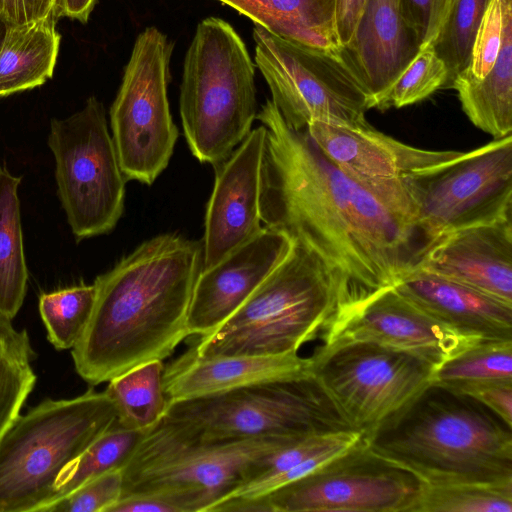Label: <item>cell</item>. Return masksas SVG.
<instances>
[{
    "instance_id": "603a6c76",
    "label": "cell",
    "mask_w": 512,
    "mask_h": 512,
    "mask_svg": "<svg viewBox=\"0 0 512 512\" xmlns=\"http://www.w3.org/2000/svg\"><path fill=\"white\" fill-rule=\"evenodd\" d=\"M502 1V38L493 67L483 78L463 71L451 84L468 119L493 139L512 134V0Z\"/></svg>"
},
{
    "instance_id": "7a4b0ae2",
    "label": "cell",
    "mask_w": 512,
    "mask_h": 512,
    "mask_svg": "<svg viewBox=\"0 0 512 512\" xmlns=\"http://www.w3.org/2000/svg\"><path fill=\"white\" fill-rule=\"evenodd\" d=\"M201 264V242L165 233L99 275L90 319L71 352L80 377L95 386L169 357L189 336L187 314Z\"/></svg>"
},
{
    "instance_id": "836d02e7",
    "label": "cell",
    "mask_w": 512,
    "mask_h": 512,
    "mask_svg": "<svg viewBox=\"0 0 512 512\" xmlns=\"http://www.w3.org/2000/svg\"><path fill=\"white\" fill-rule=\"evenodd\" d=\"M95 295L94 283L41 294L39 312L47 338L56 349H72L78 342L90 319Z\"/></svg>"
},
{
    "instance_id": "5b68a950",
    "label": "cell",
    "mask_w": 512,
    "mask_h": 512,
    "mask_svg": "<svg viewBox=\"0 0 512 512\" xmlns=\"http://www.w3.org/2000/svg\"><path fill=\"white\" fill-rule=\"evenodd\" d=\"M179 107L186 142L202 163H221L252 130L255 65L225 20L198 24L184 59Z\"/></svg>"
},
{
    "instance_id": "f546056e",
    "label": "cell",
    "mask_w": 512,
    "mask_h": 512,
    "mask_svg": "<svg viewBox=\"0 0 512 512\" xmlns=\"http://www.w3.org/2000/svg\"><path fill=\"white\" fill-rule=\"evenodd\" d=\"M499 381H512V340H481L445 361L432 383L462 392Z\"/></svg>"
},
{
    "instance_id": "e575fe53",
    "label": "cell",
    "mask_w": 512,
    "mask_h": 512,
    "mask_svg": "<svg viewBox=\"0 0 512 512\" xmlns=\"http://www.w3.org/2000/svg\"><path fill=\"white\" fill-rule=\"evenodd\" d=\"M448 87V70L431 44L424 45L412 62L375 106L378 110L402 108L420 102Z\"/></svg>"
},
{
    "instance_id": "8d00e7d4",
    "label": "cell",
    "mask_w": 512,
    "mask_h": 512,
    "mask_svg": "<svg viewBox=\"0 0 512 512\" xmlns=\"http://www.w3.org/2000/svg\"><path fill=\"white\" fill-rule=\"evenodd\" d=\"M503 29V1L492 0L477 30L467 71L483 78L497 58Z\"/></svg>"
},
{
    "instance_id": "83f0119b",
    "label": "cell",
    "mask_w": 512,
    "mask_h": 512,
    "mask_svg": "<svg viewBox=\"0 0 512 512\" xmlns=\"http://www.w3.org/2000/svg\"><path fill=\"white\" fill-rule=\"evenodd\" d=\"M162 360L138 365L108 381L104 390L117 411V423L147 432L166 415L169 407Z\"/></svg>"
},
{
    "instance_id": "30bf717a",
    "label": "cell",
    "mask_w": 512,
    "mask_h": 512,
    "mask_svg": "<svg viewBox=\"0 0 512 512\" xmlns=\"http://www.w3.org/2000/svg\"><path fill=\"white\" fill-rule=\"evenodd\" d=\"M48 145L58 195L77 241L112 231L124 211L121 170L103 104L94 96L64 119H52Z\"/></svg>"
},
{
    "instance_id": "9a60e30c",
    "label": "cell",
    "mask_w": 512,
    "mask_h": 512,
    "mask_svg": "<svg viewBox=\"0 0 512 512\" xmlns=\"http://www.w3.org/2000/svg\"><path fill=\"white\" fill-rule=\"evenodd\" d=\"M481 338L449 327L413 304L394 287L356 306L327 333L332 341H368L412 354L434 370Z\"/></svg>"
},
{
    "instance_id": "277c9868",
    "label": "cell",
    "mask_w": 512,
    "mask_h": 512,
    "mask_svg": "<svg viewBox=\"0 0 512 512\" xmlns=\"http://www.w3.org/2000/svg\"><path fill=\"white\" fill-rule=\"evenodd\" d=\"M351 304L341 276L294 240L284 260L242 306L191 348L201 357L298 353L320 331L324 339Z\"/></svg>"
},
{
    "instance_id": "4316f807",
    "label": "cell",
    "mask_w": 512,
    "mask_h": 512,
    "mask_svg": "<svg viewBox=\"0 0 512 512\" xmlns=\"http://www.w3.org/2000/svg\"><path fill=\"white\" fill-rule=\"evenodd\" d=\"M21 177L0 168V318L12 320L27 291L18 187Z\"/></svg>"
},
{
    "instance_id": "2e32d148",
    "label": "cell",
    "mask_w": 512,
    "mask_h": 512,
    "mask_svg": "<svg viewBox=\"0 0 512 512\" xmlns=\"http://www.w3.org/2000/svg\"><path fill=\"white\" fill-rule=\"evenodd\" d=\"M266 130L261 124L221 163L207 203L201 270L221 261L256 236L260 215V178Z\"/></svg>"
},
{
    "instance_id": "7c38bea8",
    "label": "cell",
    "mask_w": 512,
    "mask_h": 512,
    "mask_svg": "<svg viewBox=\"0 0 512 512\" xmlns=\"http://www.w3.org/2000/svg\"><path fill=\"white\" fill-rule=\"evenodd\" d=\"M172 50L156 27L142 31L111 106V136L126 180L151 185L173 154L179 132L167 96Z\"/></svg>"
},
{
    "instance_id": "d4e9b609",
    "label": "cell",
    "mask_w": 512,
    "mask_h": 512,
    "mask_svg": "<svg viewBox=\"0 0 512 512\" xmlns=\"http://www.w3.org/2000/svg\"><path fill=\"white\" fill-rule=\"evenodd\" d=\"M54 13L39 20L7 25L0 45V97L33 89L52 78L61 35Z\"/></svg>"
},
{
    "instance_id": "ac0fdd59",
    "label": "cell",
    "mask_w": 512,
    "mask_h": 512,
    "mask_svg": "<svg viewBox=\"0 0 512 512\" xmlns=\"http://www.w3.org/2000/svg\"><path fill=\"white\" fill-rule=\"evenodd\" d=\"M306 130L338 168L370 185L398 181L462 153L407 145L376 130L367 121L358 124L313 121Z\"/></svg>"
},
{
    "instance_id": "8992f818",
    "label": "cell",
    "mask_w": 512,
    "mask_h": 512,
    "mask_svg": "<svg viewBox=\"0 0 512 512\" xmlns=\"http://www.w3.org/2000/svg\"><path fill=\"white\" fill-rule=\"evenodd\" d=\"M117 423L108 395L46 399L0 437V512H43L63 470Z\"/></svg>"
},
{
    "instance_id": "4dcf8cb0",
    "label": "cell",
    "mask_w": 512,
    "mask_h": 512,
    "mask_svg": "<svg viewBox=\"0 0 512 512\" xmlns=\"http://www.w3.org/2000/svg\"><path fill=\"white\" fill-rule=\"evenodd\" d=\"M145 433L118 423L106 430L63 470L56 481L54 501L104 473L123 469Z\"/></svg>"
},
{
    "instance_id": "e0dca14e",
    "label": "cell",
    "mask_w": 512,
    "mask_h": 512,
    "mask_svg": "<svg viewBox=\"0 0 512 512\" xmlns=\"http://www.w3.org/2000/svg\"><path fill=\"white\" fill-rule=\"evenodd\" d=\"M294 240L263 227L212 267L200 270L187 314L189 336H206L229 319L284 260Z\"/></svg>"
},
{
    "instance_id": "ba28073f",
    "label": "cell",
    "mask_w": 512,
    "mask_h": 512,
    "mask_svg": "<svg viewBox=\"0 0 512 512\" xmlns=\"http://www.w3.org/2000/svg\"><path fill=\"white\" fill-rule=\"evenodd\" d=\"M165 418L208 441L303 439L353 430L312 374L172 402Z\"/></svg>"
},
{
    "instance_id": "44dd1931",
    "label": "cell",
    "mask_w": 512,
    "mask_h": 512,
    "mask_svg": "<svg viewBox=\"0 0 512 512\" xmlns=\"http://www.w3.org/2000/svg\"><path fill=\"white\" fill-rule=\"evenodd\" d=\"M311 360L284 355L198 356L192 348L165 366L164 387L169 403L225 393L262 382L311 374Z\"/></svg>"
},
{
    "instance_id": "cb8c5ba5",
    "label": "cell",
    "mask_w": 512,
    "mask_h": 512,
    "mask_svg": "<svg viewBox=\"0 0 512 512\" xmlns=\"http://www.w3.org/2000/svg\"><path fill=\"white\" fill-rule=\"evenodd\" d=\"M287 40L340 52L336 0H218Z\"/></svg>"
},
{
    "instance_id": "d6986e66",
    "label": "cell",
    "mask_w": 512,
    "mask_h": 512,
    "mask_svg": "<svg viewBox=\"0 0 512 512\" xmlns=\"http://www.w3.org/2000/svg\"><path fill=\"white\" fill-rule=\"evenodd\" d=\"M512 305V216L453 231L418 267Z\"/></svg>"
},
{
    "instance_id": "d6a6232c",
    "label": "cell",
    "mask_w": 512,
    "mask_h": 512,
    "mask_svg": "<svg viewBox=\"0 0 512 512\" xmlns=\"http://www.w3.org/2000/svg\"><path fill=\"white\" fill-rule=\"evenodd\" d=\"M492 0H452L430 42L448 70V87L470 64L477 30Z\"/></svg>"
},
{
    "instance_id": "1f68e13d",
    "label": "cell",
    "mask_w": 512,
    "mask_h": 512,
    "mask_svg": "<svg viewBox=\"0 0 512 512\" xmlns=\"http://www.w3.org/2000/svg\"><path fill=\"white\" fill-rule=\"evenodd\" d=\"M413 512H512V480L423 483Z\"/></svg>"
},
{
    "instance_id": "9c48e42d",
    "label": "cell",
    "mask_w": 512,
    "mask_h": 512,
    "mask_svg": "<svg viewBox=\"0 0 512 512\" xmlns=\"http://www.w3.org/2000/svg\"><path fill=\"white\" fill-rule=\"evenodd\" d=\"M399 181L411 219L432 243L512 216V134Z\"/></svg>"
},
{
    "instance_id": "d590c367",
    "label": "cell",
    "mask_w": 512,
    "mask_h": 512,
    "mask_svg": "<svg viewBox=\"0 0 512 512\" xmlns=\"http://www.w3.org/2000/svg\"><path fill=\"white\" fill-rule=\"evenodd\" d=\"M123 486V470H112L54 501L44 512H107L122 497Z\"/></svg>"
},
{
    "instance_id": "7402d4cb",
    "label": "cell",
    "mask_w": 512,
    "mask_h": 512,
    "mask_svg": "<svg viewBox=\"0 0 512 512\" xmlns=\"http://www.w3.org/2000/svg\"><path fill=\"white\" fill-rule=\"evenodd\" d=\"M397 292L460 333L486 340H512V305L422 270L402 278Z\"/></svg>"
},
{
    "instance_id": "484cf974",
    "label": "cell",
    "mask_w": 512,
    "mask_h": 512,
    "mask_svg": "<svg viewBox=\"0 0 512 512\" xmlns=\"http://www.w3.org/2000/svg\"><path fill=\"white\" fill-rule=\"evenodd\" d=\"M362 435L363 432L360 431L342 430L306 437L282 447L260 460L253 477L218 503L230 498L266 496L274 490L312 473L342 454L353 446Z\"/></svg>"
},
{
    "instance_id": "3957f363",
    "label": "cell",
    "mask_w": 512,
    "mask_h": 512,
    "mask_svg": "<svg viewBox=\"0 0 512 512\" xmlns=\"http://www.w3.org/2000/svg\"><path fill=\"white\" fill-rule=\"evenodd\" d=\"M364 437L374 452L427 484L512 480V425L436 383Z\"/></svg>"
},
{
    "instance_id": "f35d334b",
    "label": "cell",
    "mask_w": 512,
    "mask_h": 512,
    "mask_svg": "<svg viewBox=\"0 0 512 512\" xmlns=\"http://www.w3.org/2000/svg\"><path fill=\"white\" fill-rule=\"evenodd\" d=\"M107 512H189V509L173 494L145 492L122 496Z\"/></svg>"
},
{
    "instance_id": "ee69618b",
    "label": "cell",
    "mask_w": 512,
    "mask_h": 512,
    "mask_svg": "<svg viewBox=\"0 0 512 512\" xmlns=\"http://www.w3.org/2000/svg\"><path fill=\"white\" fill-rule=\"evenodd\" d=\"M5 30H6V24H5V22L3 20V16H2V0H0V45L2 43L4 34H5Z\"/></svg>"
},
{
    "instance_id": "b9f144b4",
    "label": "cell",
    "mask_w": 512,
    "mask_h": 512,
    "mask_svg": "<svg viewBox=\"0 0 512 512\" xmlns=\"http://www.w3.org/2000/svg\"><path fill=\"white\" fill-rule=\"evenodd\" d=\"M365 0H336V31L341 47L352 37Z\"/></svg>"
},
{
    "instance_id": "f1b7e54d",
    "label": "cell",
    "mask_w": 512,
    "mask_h": 512,
    "mask_svg": "<svg viewBox=\"0 0 512 512\" xmlns=\"http://www.w3.org/2000/svg\"><path fill=\"white\" fill-rule=\"evenodd\" d=\"M33 357L27 331L17 330L10 320L0 318V437L19 417L34 388Z\"/></svg>"
},
{
    "instance_id": "52a82bcc",
    "label": "cell",
    "mask_w": 512,
    "mask_h": 512,
    "mask_svg": "<svg viewBox=\"0 0 512 512\" xmlns=\"http://www.w3.org/2000/svg\"><path fill=\"white\" fill-rule=\"evenodd\" d=\"M298 440L266 437L208 441L164 417L144 434L122 469V496L174 494L190 512H209L252 478L260 460Z\"/></svg>"
},
{
    "instance_id": "7bdbcfd3",
    "label": "cell",
    "mask_w": 512,
    "mask_h": 512,
    "mask_svg": "<svg viewBox=\"0 0 512 512\" xmlns=\"http://www.w3.org/2000/svg\"><path fill=\"white\" fill-rule=\"evenodd\" d=\"M97 0H59L58 16H65L85 24Z\"/></svg>"
},
{
    "instance_id": "60d3db41",
    "label": "cell",
    "mask_w": 512,
    "mask_h": 512,
    "mask_svg": "<svg viewBox=\"0 0 512 512\" xmlns=\"http://www.w3.org/2000/svg\"><path fill=\"white\" fill-rule=\"evenodd\" d=\"M51 13L55 14L50 0H2V16L6 26L33 22Z\"/></svg>"
},
{
    "instance_id": "5bb4252c",
    "label": "cell",
    "mask_w": 512,
    "mask_h": 512,
    "mask_svg": "<svg viewBox=\"0 0 512 512\" xmlns=\"http://www.w3.org/2000/svg\"><path fill=\"white\" fill-rule=\"evenodd\" d=\"M423 483L374 452L363 433L348 450L266 498L272 512H413Z\"/></svg>"
},
{
    "instance_id": "4fadbf2b",
    "label": "cell",
    "mask_w": 512,
    "mask_h": 512,
    "mask_svg": "<svg viewBox=\"0 0 512 512\" xmlns=\"http://www.w3.org/2000/svg\"><path fill=\"white\" fill-rule=\"evenodd\" d=\"M318 380L353 430L366 433L432 382L434 368L368 341H332L309 357Z\"/></svg>"
},
{
    "instance_id": "8fae6325",
    "label": "cell",
    "mask_w": 512,
    "mask_h": 512,
    "mask_svg": "<svg viewBox=\"0 0 512 512\" xmlns=\"http://www.w3.org/2000/svg\"><path fill=\"white\" fill-rule=\"evenodd\" d=\"M255 63L285 123L305 129L313 121L366 122L370 98L342 52L281 38L254 25Z\"/></svg>"
},
{
    "instance_id": "ab89813d",
    "label": "cell",
    "mask_w": 512,
    "mask_h": 512,
    "mask_svg": "<svg viewBox=\"0 0 512 512\" xmlns=\"http://www.w3.org/2000/svg\"><path fill=\"white\" fill-rule=\"evenodd\" d=\"M467 394L499 415L512 425V381H499L468 388Z\"/></svg>"
},
{
    "instance_id": "6da1fadb",
    "label": "cell",
    "mask_w": 512,
    "mask_h": 512,
    "mask_svg": "<svg viewBox=\"0 0 512 512\" xmlns=\"http://www.w3.org/2000/svg\"><path fill=\"white\" fill-rule=\"evenodd\" d=\"M266 137L260 178L265 227L288 234L344 280L352 305L395 286L433 244L407 212L398 181L366 184L288 126L271 100L256 114Z\"/></svg>"
},
{
    "instance_id": "ffe728a7",
    "label": "cell",
    "mask_w": 512,
    "mask_h": 512,
    "mask_svg": "<svg viewBox=\"0 0 512 512\" xmlns=\"http://www.w3.org/2000/svg\"><path fill=\"white\" fill-rule=\"evenodd\" d=\"M422 47L402 15L399 0H365L352 37L341 52L372 109Z\"/></svg>"
},
{
    "instance_id": "74e56055",
    "label": "cell",
    "mask_w": 512,
    "mask_h": 512,
    "mask_svg": "<svg viewBox=\"0 0 512 512\" xmlns=\"http://www.w3.org/2000/svg\"><path fill=\"white\" fill-rule=\"evenodd\" d=\"M452 0H399L402 15L422 46L436 36Z\"/></svg>"
},
{
    "instance_id": "f6af8a7d",
    "label": "cell",
    "mask_w": 512,
    "mask_h": 512,
    "mask_svg": "<svg viewBox=\"0 0 512 512\" xmlns=\"http://www.w3.org/2000/svg\"><path fill=\"white\" fill-rule=\"evenodd\" d=\"M52 5H53V8H54V12L56 14V16L59 18L58 16V4H59V0H50Z\"/></svg>"
}]
</instances>
